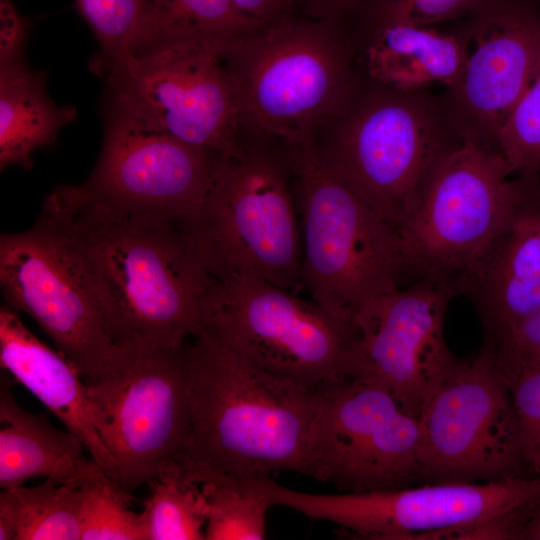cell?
I'll use <instances>...</instances> for the list:
<instances>
[{"label":"cell","mask_w":540,"mask_h":540,"mask_svg":"<svg viewBox=\"0 0 540 540\" xmlns=\"http://www.w3.org/2000/svg\"><path fill=\"white\" fill-rule=\"evenodd\" d=\"M21 49L1 51L0 166L29 169L35 150L52 144L76 118V109L58 106L46 90V75L21 59Z\"/></svg>","instance_id":"cell-22"},{"label":"cell","mask_w":540,"mask_h":540,"mask_svg":"<svg viewBox=\"0 0 540 540\" xmlns=\"http://www.w3.org/2000/svg\"><path fill=\"white\" fill-rule=\"evenodd\" d=\"M384 87L317 149L326 166L396 231L439 159L459 140L442 103Z\"/></svg>","instance_id":"cell-10"},{"label":"cell","mask_w":540,"mask_h":540,"mask_svg":"<svg viewBox=\"0 0 540 540\" xmlns=\"http://www.w3.org/2000/svg\"><path fill=\"white\" fill-rule=\"evenodd\" d=\"M465 16L466 60L442 107L459 139L497 149L540 65V13L530 0H480Z\"/></svg>","instance_id":"cell-16"},{"label":"cell","mask_w":540,"mask_h":540,"mask_svg":"<svg viewBox=\"0 0 540 540\" xmlns=\"http://www.w3.org/2000/svg\"><path fill=\"white\" fill-rule=\"evenodd\" d=\"M512 174L493 147L465 139L452 146L397 229L407 272L463 294L513 204Z\"/></svg>","instance_id":"cell-7"},{"label":"cell","mask_w":540,"mask_h":540,"mask_svg":"<svg viewBox=\"0 0 540 540\" xmlns=\"http://www.w3.org/2000/svg\"><path fill=\"white\" fill-rule=\"evenodd\" d=\"M141 512L146 540H203L206 513L201 490L180 459L165 464L148 483Z\"/></svg>","instance_id":"cell-26"},{"label":"cell","mask_w":540,"mask_h":540,"mask_svg":"<svg viewBox=\"0 0 540 540\" xmlns=\"http://www.w3.org/2000/svg\"><path fill=\"white\" fill-rule=\"evenodd\" d=\"M287 147L303 287L326 309L354 322L362 305L400 288L407 268L398 233L326 166L315 140Z\"/></svg>","instance_id":"cell-4"},{"label":"cell","mask_w":540,"mask_h":540,"mask_svg":"<svg viewBox=\"0 0 540 540\" xmlns=\"http://www.w3.org/2000/svg\"><path fill=\"white\" fill-rule=\"evenodd\" d=\"M480 0H374L365 9L372 22L431 26L465 16Z\"/></svg>","instance_id":"cell-31"},{"label":"cell","mask_w":540,"mask_h":540,"mask_svg":"<svg viewBox=\"0 0 540 540\" xmlns=\"http://www.w3.org/2000/svg\"><path fill=\"white\" fill-rule=\"evenodd\" d=\"M187 361L186 457L241 477L307 475L317 389L264 370L210 325L187 344Z\"/></svg>","instance_id":"cell-2"},{"label":"cell","mask_w":540,"mask_h":540,"mask_svg":"<svg viewBox=\"0 0 540 540\" xmlns=\"http://www.w3.org/2000/svg\"><path fill=\"white\" fill-rule=\"evenodd\" d=\"M225 45L176 41L107 66V121L232 153L243 124Z\"/></svg>","instance_id":"cell-8"},{"label":"cell","mask_w":540,"mask_h":540,"mask_svg":"<svg viewBox=\"0 0 540 540\" xmlns=\"http://www.w3.org/2000/svg\"><path fill=\"white\" fill-rule=\"evenodd\" d=\"M208 325L264 370L310 388L345 376L354 322L253 275L217 278Z\"/></svg>","instance_id":"cell-12"},{"label":"cell","mask_w":540,"mask_h":540,"mask_svg":"<svg viewBox=\"0 0 540 540\" xmlns=\"http://www.w3.org/2000/svg\"><path fill=\"white\" fill-rule=\"evenodd\" d=\"M272 505L333 522L360 539L522 540L540 505V477L499 482L422 483L339 494L293 490L268 478Z\"/></svg>","instance_id":"cell-3"},{"label":"cell","mask_w":540,"mask_h":540,"mask_svg":"<svg viewBox=\"0 0 540 540\" xmlns=\"http://www.w3.org/2000/svg\"><path fill=\"white\" fill-rule=\"evenodd\" d=\"M0 365L75 434L87 454L116 481L115 462L94 425L82 375L60 351L41 342L7 305L0 308Z\"/></svg>","instance_id":"cell-19"},{"label":"cell","mask_w":540,"mask_h":540,"mask_svg":"<svg viewBox=\"0 0 540 540\" xmlns=\"http://www.w3.org/2000/svg\"><path fill=\"white\" fill-rule=\"evenodd\" d=\"M522 540H540V505L526 525Z\"/></svg>","instance_id":"cell-35"},{"label":"cell","mask_w":540,"mask_h":540,"mask_svg":"<svg viewBox=\"0 0 540 540\" xmlns=\"http://www.w3.org/2000/svg\"><path fill=\"white\" fill-rule=\"evenodd\" d=\"M301 1L306 3L310 13L317 18L336 22L343 15L364 9L374 0H299Z\"/></svg>","instance_id":"cell-34"},{"label":"cell","mask_w":540,"mask_h":540,"mask_svg":"<svg viewBox=\"0 0 540 540\" xmlns=\"http://www.w3.org/2000/svg\"><path fill=\"white\" fill-rule=\"evenodd\" d=\"M84 271L118 345L180 347L209 323L217 278L190 222L114 205L81 185H61L38 217Z\"/></svg>","instance_id":"cell-1"},{"label":"cell","mask_w":540,"mask_h":540,"mask_svg":"<svg viewBox=\"0 0 540 540\" xmlns=\"http://www.w3.org/2000/svg\"><path fill=\"white\" fill-rule=\"evenodd\" d=\"M288 149V148H287ZM289 151L285 159L245 142L218 157L200 211L190 222L216 278L253 275L297 293L302 241Z\"/></svg>","instance_id":"cell-6"},{"label":"cell","mask_w":540,"mask_h":540,"mask_svg":"<svg viewBox=\"0 0 540 540\" xmlns=\"http://www.w3.org/2000/svg\"><path fill=\"white\" fill-rule=\"evenodd\" d=\"M198 483L205 504V540H262L266 536V512L272 503L250 477L180 458Z\"/></svg>","instance_id":"cell-25"},{"label":"cell","mask_w":540,"mask_h":540,"mask_svg":"<svg viewBox=\"0 0 540 540\" xmlns=\"http://www.w3.org/2000/svg\"><path fill=\"white\" fill-rule=\"evenodd\" d=\"M11 377L0 385V487L10 489L42 477L84 484L105 473L88 455L81 440L59 429L41 414L24 409L15 399Z\"/></svg>","instance_id":"cell-20"},{"label":"cell","mask_w":540,"mask_h":540,"mask_svg":"<svg viewBox=\"0 0 540 540\" xmlns=\"http://www.w3.org/2000/svg\"><path fill=\"white\" fill-rule=\"evenodd\" d=\"M494 346L503 376L524 367L540 365V308L525 317Z\"/></svg>","instance_id":"cell-32"},{"label":"cell","mask_w":540,"mask_h":540,"mask_svg":"<svg viewBox=\"0 0 540 540\" xmlns=\"http://www.w3.org/2000/svg\"><path fill=\"white\" fill-rule=\"evenodd\" d=\"M0 288L7 306L29 315L78 369L97 376L119 347L106 313L67 245L45 222L2 233Z\"/></svg>","instance_id":"cell-14"},{"label":"cell","mask_w":540,"mask_h":540,"mask_svg":"<svg viewBox=\"0 0 540 540\" xmlns=\"http://www.w3.org/2000/svg\"><path fill=\"white\" fill-rule=\"evenodd\" d=\"M307 476L343 492L420 482L421 428L383 387L344 376L317 388Z\"/></svg>","instance_id":"cell-13"},{"label":"cell","mask_w":540,"mask_h":540,"mask_svg":"<svg viewBox=\"0 0 540 540\" xmlns=\"http://www.w3.org/2000/svg\"><path fill=\"white\" fill-rule=\"evenodd\" d=\"M455 295L450 287L419 278L362 305L354 318L358 337L345 376L385 388L419 418L458 361L444 338L445 314Z\"/></svg>","instance_id":"cell-15"},{"label":"cell","mask_w":540,"mask_h":540,"mask_svg":"<svg viewBox=\"0 0 540 540\" xmlns=\"http://www.w3.org/2000/svg\"><path fill=\"white\" fill-rule=\"evenodd\" d=\"M259 26L231 0H148L130 55L183 40L227 43Z\"/></svg>","instance_id":"cell-23"},{"label":"cell","mask_w":540,"mask_h":540,"mask_svg":"<svg viewBox=\"0 0 540 540\" xmlns=\"http://www.w3.org/2000/svg\"><path fill=\"white\" fill-rule=\"evenodd\" d=\"M463 294L494 344L540 308V172L519 174L513 204Z\"/></svg>","instance_id":"cell-18"},{"label":"cell","mask_w":540,"mask_h":540,"mask_svg":"<svg viewBox=\"0 0 540 540\" xmlns=\"http://www.w3.org/2000/svg\"><path fill=\"white\" fill-rule=\"evenodd\" d=\"M84 381L94 425L125 490L148 484L185 455L191 432L187 342L174 348L124 342Z\"/></svg>","instance_id":"cell-9"},{"label":"cell","mask_w":540,"mask_h":540,"mask_svg":"<svg viewBox=\"0 0 540 540\" xmlns=\"http://www.w3.org/2000/svg\"><path fill=\"white\" fill-rule=\"evenodd\" d=\"M235 8L247 19L266 25L291 16L299 0H231Z\"/></svg>","instance_id":"cell-33"},{"label":"cell","mask_w":540,"mask_h":540,"mask_svg":"<svg viewBox=\"0 0 540 540\" xmlns=\"http://www.w3.org/2000/svg\"><path fill=\"white\" fill-rule=\"evenodd\" d=\"M131 497L106 473L83 484L80 540H146L141 512Z\"/></svg>","instance_id":"cell-27"},{"label":"cell","mask_w":540,"mask_h":540,"mask_svg":"<svg viewBox=\"0 0 540 540\" xmlns=\"http://www.w3.org/2000/svg\"><path fill=\"white\" fill-rule=\"evenodd\" d=\"M102 51L101 68L130 55L148 0H75Z\"/></svg>","instance_id":"cell-28"},{"label":"cell","mask_w":540,"mask_h":540,"mask_svg":"<svg viewBox=\"0 0 540 540\" xmlns=\"http://www.w3.org/2000/svg\"><path fill=\"white\" fill-rule=\"evenodd\" d=\"M420 482L530 478L509 386L485 336L471 360L458 359L420 416Z\"/></svg>","instance_id":"cell-11"},{"label":"cell","mask_w":540,"mask_h":540,"mask_svg":"<svg viewBox=\"0 0 540 540\" xmlns=\"http://www.w3.org/2000/svg\"><path fill=\"white\" fill-rule=\"evenodd\" d=\"M517 422L521 452L530 478L540 477V365L504 376Z\"/></svg>","instance_id":"cell-30"},{"label":"cell","mask_w":540,"mask_h":540,"mask_svg":"<svg viewBox=\"0 0 540 540\" xmlns=\"http://www.w3.org/2000/svg\"><path fill=\"white\" fill-rule=\"evenodd\" d=\"M373 26L366 66L383 87L398 91L421 90L433 83L449 87L459 77L466 60L461 28L444 33L397 21L373 22Z\"/></svg>","instance_id":"cell-21"},{"label":"cell","mask_w":540,"mask_h":540,"mask_svg":"<svg viewBox=\"0 0 540 540\" xmlns=\"http://www.w3.org/2000/svg\"><path fill=\"white\" fill-rule=\"evenodd\" d=\"M219 155L166 134L106 121L99 159L84 185L119 207L192 222Z\"/></svg>","instance_id":"cell-17"},{"label":"cell","mask_w":540,"mask_h":540,"mask_svg":"<svg viewBox=\"0 0 540 540\" xmlns=\"http://www.w3.org/2000/svg\"><path fill=\"white\" fill-rule=\"evenodd\" d=\"M497 150L514 173L540 172V65L503 124Z\"/></svg>","instance_id":"cell-29"},{"label":"cell","mask_w":540,"mask_h":540,"mask_svg":"<svg viewBox=\"0 0 540 540\" xmlns=\"http://www.w3.org/2000/svg\"><path fill=\"white\" fill-rule=\"evenodd\" d=\"M82 500L83 484L52 479L2 489L0 540H80Z\"/></svg>","instance_id":"cell-24"},{"label":"cell","mask_w":540,"mask_h":540,"mask_svg":"<svg viewBox=\"0 0 540 540\" xmlns=\"http://www.w3.org/2000/svg\"><path fill=\"white\" fill-rule=\"evenodd\" d=\"M334 21L261 25L223 49L242 124L284 144L314 140L319 124L345 107L348 62Z\"/></svg>","instance_id":"cell-5"}]
</instances>
